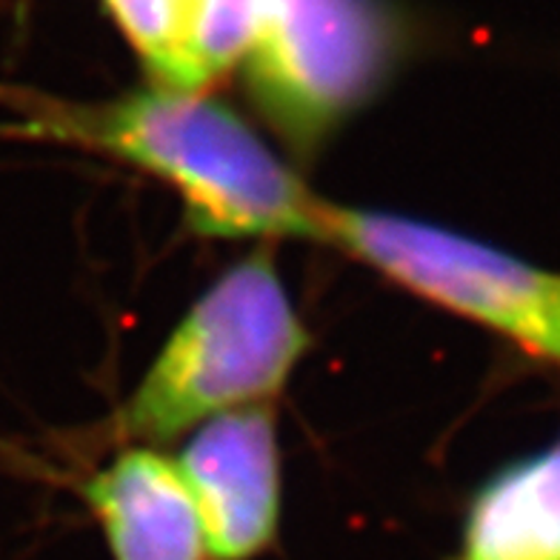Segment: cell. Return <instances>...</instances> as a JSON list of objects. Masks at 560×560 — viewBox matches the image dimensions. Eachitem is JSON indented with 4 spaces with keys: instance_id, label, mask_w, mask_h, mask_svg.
<instances>
[{
    "instance_id": "obj_1",
    "label": "cell",
    "mask_w": 560,
    "mask_h": 560,
    "mask_svg": "<svg viewBox=\"0 0 560 560\" xmlns=\"http://www.w3.org/2000/svg\"><path fill=\"white\" fill-rule=\"evenodd\" d=\"M18 132L101 152L170 186L203 237L315 241L320 195L244 115L209 92L147 89L104 104L44 101Z\"/></svg>"
},
{
    "instance_id": "obj_2",
    "label": "cell",
    "mask_w": 560,
    "mask_h": 560,
    "mask_svg": "<svg viewBox=\"0 0 560 560\" xmlns=\"http://www.w3.org/2000/svg\"><path fill=\"white\" fill-rule=\"evenodd\" d=\"M310 347L272 244H258L177 320L126 398L115 432L124 443L158 446L218 415L264 406Z\"/></svg>"
},
{
    "instance_id": "obj_3",
    "label": "cell",
    "mask_w": 560,
    "mask_h": 560,
    "mask_svg": "<svg viewBox=\"0 0 560 560\" xmlns=\"http://www.w3.org/2000/svg\"><path fill=\"white\" fill-rule=\"evenodd\" d=\"M317 244L560 366V272L455 229L335 200H324Z\"/></svg>"
},
{
    "instance_id": "obj_4",
    "label": "cell",
    "mask_w": 560,
    "mask_h": 560,
    "mask_svg": "<svg viewBox=\"0 0 560 560\" xmlns=\"http://www.w3.org/2000/svg\"><path fill=\"white\" fill-rule=\"evenodd\" d=\"M392 58L395 32L375 0H275L237 69L275 135L312 155L377 95Z\"/></svg>"
},
{
    "instance_id": "obj_5",
    "label": "cell",
    "mask_w": 560,
    "mask_h": 560,
    "mask_svg": "<svg viewBox=\"0 0 560 560\" xmlns=\"http://www.w3.org/2000/svg\"><path fill=\"white\" fill-rule=\"evenodd\" d=\"M198 509L209 560H252L280 521L278 423L249 406L200 423L175 457Z\"/></svg>"
},
{
    "instance_id": "obj_6",
    "label": "cell",
    "mask_w": 560,
    "mask_h": 560,
    "mask_svg": "<svg viewBox=\"0 0 560 560\" xmlns=\"http://www.w3.org/2000/svg\"><path fill=\"white\" fill-rule=\"evenodd\" d=\"M81 492L115 560H209L184 475L158 446L126 443Z\"/></svg>"
},
{
    "instance_id": "obj_7",
    "label": "cell",
    "mask_w": 560,
    "mask_h": 560,
    "mask_svg": "<svg viewBox=\"0 0 560 560\" xmlns=\"http://www.w3.org/2000/svg\"><path fill=\"white\" fill-rule=\"evenodd\" d=\"M452 560H560V435L475 492Z\"/></svg>"
},
{
    "instance_id": "obj_8",
    "label": "cell",
    "mask_w": 560,
    "mask_h": 560,
    "mask_svg": "<svg viewBox=\"0 0 560 560\" xmlns=\"http://www.w3.org/2000/svg\"><path fill=\"white\" fill-rule=\"evenodd\" d=\"M115 26L155 86L209 92L214 67L218 0H104Z\"/></svg>"
},
{
    "instance_id": "obj_9",
    "label": "cell",
    "mask_w": 560,
    "mask_h": 560,
    "mask_svg": "<svg viewBox=\"0 0 560 560\" xmlns=\"http://www.w3.org/2000/svg\"><path fill=\"white\" fill-rule=\"evenodd\" d=\"M275 0H218L214 23V67L226 74L241 67L249 46L255 44Z\"/></svg>"
}]
</instances>
